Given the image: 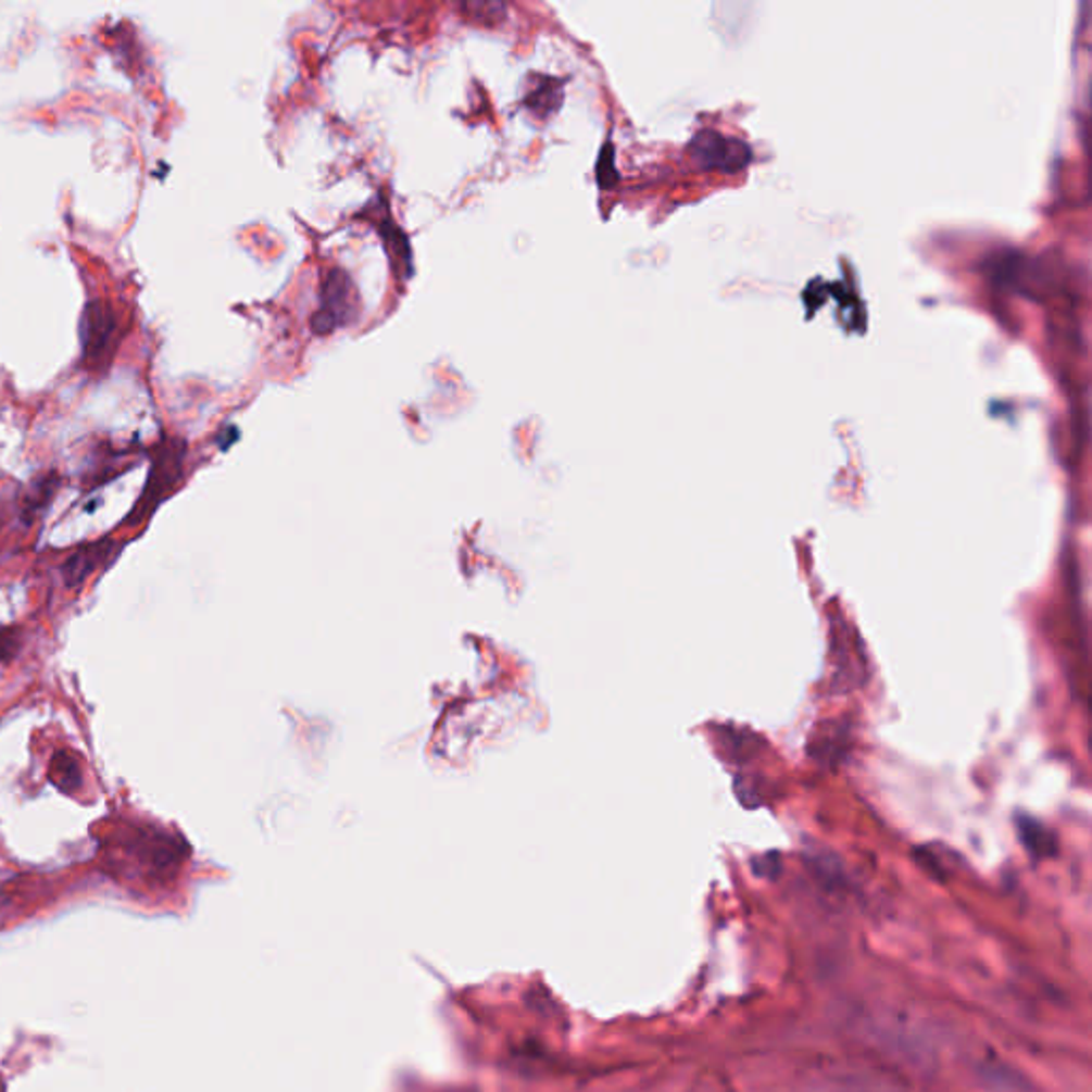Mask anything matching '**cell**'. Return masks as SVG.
Instances as JSON below:
<instances>
[{"instance_id":"1","label":"cell","mask_w":1092,"mask_h":1092,"mask_svg":"<svg viewBox=\"0 0 1092 1092\" xmlns=\"http://www.w3.org/2000/svg\"><path fill=\"white\" fill-rule=\"evenodd\" d=\"M120 340V321L114 307L95 299L86 303L79 318V344L84 363L92 369H103L114 359Z\"/></svg>"},{"instance_id":"2","label":"cell","mask_w":1092,"mask_h":1092,"mask_svg":"<svg viewBox=\"0 0 1092 1092\" xmlns=\"http://www.w3.org/2000/svg\"><path fill=\"white\" fill-rule=\"evenodd\" d=\"M181 460H184V447L177 444V442L165 444L156 453V460L152 463L146 489H143L139 502L135 504L133 513L126 518L128 525L141 523L143 518L148 517L159 506V502L172 491L173 485L181 476Z\"/></svg>"},{"instance_id":"3","label":"cell","mask_w":1092,"mask_h":1092,"mask_svg":"<svg viewBox=\"0 0 1092 1092\" xmlns=\"http://www.w3.org/2000/svg\"><path fill=\"white\" fill-rule=\"evenodd\" d=\"M354 288L352 280L342 269H334L325 276L321 290V310L312 316V329L318 336H329L338 327H344L354 316Z\"/></svg>"},{"instance_id":"4","label":"cell","mask_w":1092,"mask_h":1092,"mask_svg":"<svg viewBox=\"0 0 1092 1092\" xmlns=\"http://www.w3.org/2000/svg\"><path fill=\"white\" fill-rule=\"evenodd\" d=\"M690 152L698 167L711 172H739L748 167L751 161V150L745 141L719 135L715 130L698 133L691 139Z\"/></svg>"},{"instance_id":"5","label":"cell","mask_w":1092,"mask_h":1092,"mask_svg":"<svg viewBox=\"0 0 1092 1092\" xmlns=\"http://www.w3.org/2000/svg\"><path fill=\"white\" fill-rule=\"evenodd\" d=\"M115 551H117V544H115V540H112V538L97 540L92 544L81 547L60 568L64 585H68V587L81 585L95 570H99L101 566H105L114 557Z\"/></svg>"},{"instance_id":"6","label":"cell","mask_w":1092,"mask_h":1092,"mask_svg":"<svg viewBox=\"0 0 1092 1092\" xmlns=\"http://www.w3.org/2000/svg\"><path fill=\"white\" fill-rule=\"evenodd\" d=\"M50 781L62 794H75L84 786V770L71 751H57L50 762Z\"/></svg>"},{"instance_id":"7","label":"cell","mask_w":1092,"mask_h":1092,"mask_svg":"<svg viewBox=\"0 0 1092 1092\" xmlns=\"http://www.w3.org/2000/svg\"><path fill=\"white\" fill-rule=\"evenodd\" d=\"M380 233L387 239V250L391 254L396 269L400 272V276L403 274V278H407L412 274V252L405 241V235L396 225H391V221H387L385 227L380 225Z\"/></svg>"},{"instance_id":"8","label":"cell","mask_w":1092,"mask_h":1092,"mask_svg":"<svg viewBox=\"0 0 1092 1092\" xmlns=\"http://www.w3.org/2000/svg\"><path fill=\"white\" fill-rule=\"evenodd\" d=\"M1018 832H1020V839L1027 845V850L1033 852L1035 856H1050V854H1054V837L1035 819L1020 817Z\"/></svg>"},{"instance_id":"9","label":"cell","mask_w":1092,"mask_h":1092,"mask_svg":"<svg viewBox=\"0 0 1092 1092\" xmlns=\"http://www.w3.org/2000/svg\"><path fill=\"white\" fill-rule=\"evenodd\" d=\"M57 485L58 478L54 474L37 478V482L30 487V491L26 493V500H24V518H26V523H30V518L37 517V513L48 506V502L52 500V495L57 491Z\"/></svg>"},{"instance_id":"10","label":"cell","mask_w":1092,"mask_h":1092,"mask_svg":"<svg viewBox=\"0 0 1092 1092\" xmlns=\"http://www.w3.org/2000/svg\"><path fill=\"white\" fill-rule=\"evenodd\" d=\"M460 11L465 13L467 20L472 22H478V24H485V26H493L502 20H506V13H509V7L498 2V0H480V2H463L460 4Z\"/></svg>"},{"instance_id":"11","label":"cell","mask_w":1092,"mask_h":1092,"mask_svg":"<svg viewBox=\"0 0 1092 1092\" xmlns=\"http://www.w3.org/2000/svg\"><path fill=\"white\" fill-rule=\"evenodd\" d=\"M20 649V632L15 628H0V662H9Z\"/></svg>"}]
</instances>
